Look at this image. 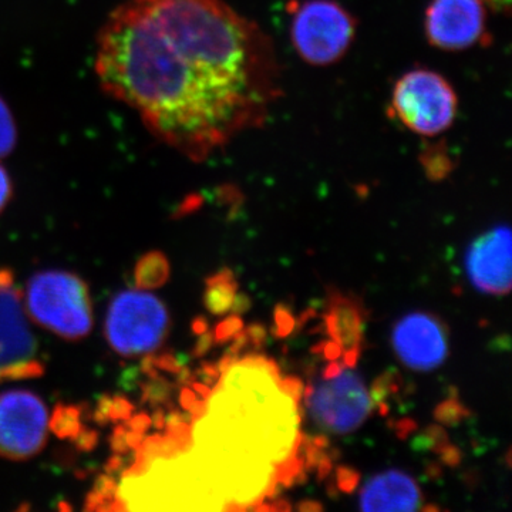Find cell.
<instances>
[{"mask_svg": "<svg viewBox=\"0 0 512 512\" xmlns=\"http://www.w3.org/2000/svg\"><path fill=\"white\" fill-rule=\"evenodd\" d=\"M336 481H338L340 491L352 493L357 483H359V474L353 468L339 467L338 471H336Z\"/></svg>", "mask_w": 512, "mask_h": 512, "instance_id": "ffe728a7", "label": "cell"}, {"mask_svg": "<svg viewBox=\"0 0 512 512\" xmlns=\"http://www.w3.org/2000/svg\"><path fill=\"white\" fill-rule=\"evenodd\" d=\"M79 420L80 416L77 410L64 407V409L57 410L55 417H53L52 429L55 430L56 434H59L60 437L73 436V434H76V431L79 430Z\"/></svg>", "mask_w": 512, "mask_h": 512, "instance_id": "ac0fdd59", "label": "cell"}, {"mask_svg": "<svg viewBox=\"0 0 512 512\" xmlns=\"http://www.w3.org/2000/svg\"><path fill=\"white\" fill-rule=\"evenodd\" d=\"M45 373L39 345L23 311L12 272L0 269V383Z\"/></svg>", "mask_w": 512, "mask_h": 512, "instance_id": "ba28073f", "label": "cell"}, {"mask_svg": "<svg viewBox=\"0 0 512 512\" xmlns=\"http://www.w3.org/2000/svg\"><path fill=\"white\" fill-rule=\"evenodd\" d=\"M170 329L164 303L151 293L121 292L111 302L106 318V338L119 355H147L160 348Z\"/></svg>", "mask_w": 512, "mask_h": 512, "instance_id": "52a82bcc", "label": "cell"}, {"mask_svg": "<svg viewBox=\"0 0 512 512\" xmlns=\"http://www.w3.org/2000/svg\"><path fill=\"white\" fill-rule=\"evenodd\" d=\"M484 3L493 6L495 9H510L511 0H484Z\"/></svg>", "mask_w": 512, "mask_h": 512, "instance_id": "484cf974", "label": "cell"}, {"mask_svg": "<svg viewBox=\"0 0 512 512\" xmlns=\"http://www.w3.org/2000/svg\"><path fill=\"white\" fill-rule=\"evenodd\" d=\"M467 276L487 295H507L511 289V232L497 227L478 237L468 248Z\"/></svg>", "mask_w": 512, "mask_h": 512, "instance_id": "7c38bea8", "label": "cell"}, {"mask_svg": "<svg viewBox=\"0 0 512 512\" xmlns=\"http://www.w3.org/2000/svg\"><path fill=\"white\" fill-rule=\"evenodd\" d=\"M192 431L178 497L201 510H256L302 476V384L272 360L228 359Z\"/></svg>", "mask_w": 512, "mask_h": 512, "instance_id": "7a4b0ae2", "label": "cell"}, {"mask_svg": "<svg viewBox=\"0 0 512 512\" xmlns=\"http://www.w3.org/2000/svg\"><path fill=\"white\" fill-rule=\"evenodd\" d=\"M275 332L278 336H286L295 326V318L289 313L288 309H276L275 312Z\"/></svg>", "mask_w": 512, "mask_h": 512, "instance_id": "44dd1931", "label": "cell"}, {"mask_svg": "<svg viewBox=\"0 0 512 512\" xmlns=\"http://www.w3.org/2000/svg\"><path fill=\"white\" fill-rule=\"evenodd\" d=\"M248 339H251V342L256 343V345H261L265 339V329L264 326L261 325H252L251 328L248 329L247 333Z\"/></svg>", "mask_w": 512, "mask_h": 512, "instance_id": "d4e9b609", "label": "cell"}, {"mask_svg": "<svg viewBox=\"0 0 512 512\" xmlns=\"http://www.w3.org/2000/svg\"><path fill=\"white\" fill-rule=\"evenodd\" d=\"M104 92L192 161L261 126L279 94L274 46L222 0H126L97 39Z\"/></svg>", "mask_w": 512, "mask_h": 512, "instance_id": "6da1fadb", "label": "cell"}, {"mask_svg": "<svg viewBox=\"0 0 512 512\" xmlns=\"http://www.w3.org/2000/svg\"><path fill=\"white\" fill-rule=\"evenodd\" d=\"M242 322L238 316H232L225 322H222L220 328L217 329V338L220 340H225L232 338V336L237 335V333H241Z\"/></svg>", "mask_w": 512, "mask_h": 512, "instance_id": "7402d4cb", "label": "cell"}, {"mask_svg": "<svg viewBox=\"0 0 512 512\" xmlns=\"http://www.w3.org/2000/svg\"><path fill=\"white\" fill-rule=\"evenodd\" d=\"M306 406L313 423L335 434L359 429L370 412L373 400L365 382L352 366L332 363L315 387L306 390Z\"/></svg>", "mask_w": 512, "mask_h": 512, "instance_id": "277c9868", "label": "cell"}, {"mask_svg": "<svg viewBox=\"0 0 512 512\" xmlns=\"http://www.w3.org/2000/svg\"><path fill=\"white\" fill-rule=\"evenodd\" d=\"M10 197H12V183L5 168L0 165V212L5 210L6 205L9 204Z\"/></svg>", "mask_w": 512, "mask_h": 512, "instance_id": "603a6c76", "label": "cell"}, {"mask_svg": "<svg viewBox=\"0 0 512 512\" xmlns=\"http://www.w3.org/2000/svg\"><path fill=\"white\" fill-rule=\"evenodd\" d=\"M355 32L353 16L333 0H308L292 12L293 46L313 66L338 62L352 45Z\"/></svg>", "mask_w": 512, "mask_h": 512, "instance_id": "8992f818", "label": "cell"}, {"mask_svg": "<svg viewBox=\"0 0 512 512\" xmlns=\"http://www.w3.org/2000/svg\"><path fill=\"white\" fill-rule=\"evenodd\" d=\"M423 501L419 484L400 470L383 471L370 478L359 495L363 511H417L423 508Z\"/></svg>", "mask_w": 512, "mask_h": 512, "instance_id": "4fadbf2b", "label": "cell"}, {"mask_svg": "<svg viewBox=\"0 0 512 512\" xmlns=\"http://www.w3.org/2000/svg\"><path fill=\"white\" fill-rule=\"evenodd\" d=\"M436 419L448 426L460 423L461 420L466 419L467 409L457 399H448L446 402L440 404L434 413Z\"/></svg>", "mask_w": 512, "mask_h": 512, "instance_id": "d6986e66", "label": "cell"}, {"mask_svg": "<svg viewBox=\"0 0 512 512\" xmlns=\"http://www.w3.org/2000/svg\"><path fill=\"white\" fill-rule=\"evenodd\" d=\"M299 510L301 511H319L322 510V505L316 503V501H303L301 505H299Z\"/></svg>", "mask_w": 512, "mask_h": 512, "instance_id": "4316f807", "label": "cell"}, {"mask_svg": "<svg viewBox=\"0 0 512 512\" xmlns=\"http://www.w3.org/2000/svg\"><path fill=\"white\" fill-rule=\"evenodd\" d=\"M457 96L440 74L417 69L404 74L392 96L394 114L413 133L439 136L457 116Z\"/></svg>", "mask_w": 512, "mask_h": 512, "instance_id": "5b68a950", "label": "cell"}, {"mask_svg": "<svg viewBox=\"0 0 512 512\" xmlns=\"http://www.w3.org/2000/svg\"><path fill=\"white\" fill-rule=\"evenodd\" d=\"M251 308V301L247 295H235L234 302H232L231 309L235 313L247 312Z\"/></svg>", "mask_w": 512, "mask_h": 512, "instance_id": "cb8c5ba5", "label": "cell"}, {"mask_svg": "<svg viewBox=\"0 0 512 512\" xmlns=\"http://www.w3.org/2000/svg\"><path fill=\"white\" fill-rule=\"evenodd\" d=\"M426 35L433 46L463 50L485 36L484 0H433L426 13Z\"/></svg>", "mask_w": 512, "mask_h": 512, "instance_id": "8fae6325", "label": "cell"}, {"mask_svg": "<svg viewBox=\"0 0 512 512\" xmlns=\"http://www.w3.org/2000/svg\"><path fill=\"white\" fill-rule=\"evenodd\" d=\"M392 345L403 365L417 372H430L446 362V326L431 313H409L394 325Z\"/></svg>", "mask_w": 512, "mask_h": 512, "instance_id": "30bf717a", "label": "cell"}, {"mask_svg": "<svg viewBox=\"0 0 512 512\" xmlns=\"http://www.w3.org/2000/svg\"><path fill=\"white\" fill-rule=\"evenodd\" d=\"M49 414L45 403L29 390L0 393V456L26 460L45 447Z\"/></svg>", "mask_w": 512, "mask_h": 512, "instance_id": "9c48e42d", "label": "cell"}, {"mask_svg": "<svg viewBox=\"0 0 512 512\" xmlns=\"http://www.w3.org/2000/svg\"><path fill=\"white\" fill-rule=\"evenodd\" d=\"M237 291V281L228 269L212 276L207 281V291H205V305L208 311L214 315H224L231 311Z\"/></svg>", "mask_w": 512, "mask_h": 512, "instance_id": "9a60e30c", "label": "cell"}, {"mask_svg": "<svg viewBox=\"0 0 512 512\" xmlns=\"http://www.w3.org/2000/svg\"><path fill=\"white\" fill-rule=\"evenodd\" d=\"M170 264L160 252H151L140 259L136 268V282L141 289H153L167 282Z\"/></svg>", "mask_w": 512, "mask_h": 512, "instance_id": "2e32d148", "label": "cell"}, {"mask_svg": "<svg viewBox=\"0 0 512 512\" xmlns=\"http://www.w3.org/2000/svg\"><path fill=\"white\" fill-rule=\"evenodd\" d=\"M325 322L332 342L345 355L346 366L355 365L365 330V312L362 306L349 296L335 293L329 298Z\"/></svg>", "mask_w": 512, "mask_h": 512, "instance_id": "5bb4252c", "label": "cell"}, {"mask_svg": "<svg viewBox=\"0 0 512 512\" xmlns=\"http://www.w3.org/2000/svg\"><path fill=\"white\" fill-rule=\"evenodd\" d=\"M29 315L66 340H80L93 326V305L82 278L63 271L40 272L26 288Z\"/></svg>", "mask_w": 512, "mask_h": 512, "instance_id": "3957f363", "label": "cell"}, {"mask_svg": "<svg viewBox=\"0 0 512 512\" xmlns=\"http://www.w3.org/2000/svg\"><path fill=\"white\" fill-rule=\"evenodd\" d=\"M16 144V126L12 113L0 97V158L8 156Z\"/></svg>", "mask_w": 512, "mask_h": 512, "instance_id": "e0dca14e", "label": "cell"}]
</instances>
